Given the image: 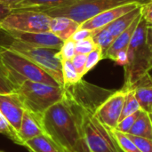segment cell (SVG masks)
<instances>
[{"instance_id": "obj_5", "label": "cell", "mask_w": 152, "mask_h": 152, "mask_svg": "<svg viewBox=\"0 0 152 152\" xmlns=\"http://www.w3.org/2000/svg\"><path fill=\"white\" fill-rule=\"evenodd\" d=\"M25 109L41 117L53 104L60 102L64 94L63 86H53L43 83L25 81L16 90Z\"/></svg>"}, {"instance_id": "obj_21", "label": "cell", "mask_w": 152, "mask_h": 152, "mask_svg": "<svg viewBox=\"0 0 152 152\" xmlns=\"http://www.w3.org/2000/svg\"><path fill=\"white\" fill-rule=\"evenodd\" d=\"M126 92V98H125V102L122 110V113L119 118V121L124 119L125 118L141 110V107L139 105V102L134 95V91L133 88H128V89H124Z\"/></svg>"}, {"instance_id": "obj_30", "label": "cell", "mask_w": 152, "mask_h": 152, "mask_svg": "<svg viewBox=\"0 0 152 152\" xmlns=\"http://www.w3.org/2000/svg\"><path fill=\"white\" fill-rule=\"evenodd\" d=\"M16 90L13 84L9 80L7 74L0 64V94H11Z\"/></svg>"}, {"instance_id": "obj_7", "label": "cell", "mask_w": 152, "mask_h": 152, "mask_svg": "<svg viewBox=\"0 0 152 152\" xmlns=\"http://www.w3.org/2000/svg\"><path fill=\"white\" fill-rule=\"evenodd\" d=\"M0 46L8 48L24 56L45 70L61 86H63L61 61L56 56V53L59 51L58 49L35 46L15 39H12L9 44L0 45Z\"/></svg>"}, {"instance_id": "obj_38", "label": "cell", "mask_w": 152, "mask_h": 152, "mask_svg": "<svg viewBox=\"0 0 152 152\" xmlns=\"http://www.w3.org/2000/svg\"><path fill=\"white\" fill-rule=\"evenodd\" d=\"M12 12V10H10L9 8L4 6L3 4H0V22L3 19H4L9 13Z\"/></svg>"}, {"instance_id": "obj_23", "label": "cell", "mask_w": 152, "mask_h": 152, "mask_svg": "<svg viewBox=\"0 0 152 152\" xmlns=\"http://www.w3.org/2000/svg\"><path fill=\"white\" fill-rule=\"evenodd\" d=\"M61 72L63 86L76 84L82 79L74 68L71 61H61Z\"/></svg>"}, {"instance_id": "obj_32", "label": "cell", "mask_w": 152, "mask_h": 152, "mask_svg": "<svg viewBox=\"0 0 152 152\" xmlns=\"http://www.w3.org/2000/svg\"><path fill=\"white\" fill-rule=\"evenodd\" d=\"M71 62L76 69L78 75L83 78L85 76V68H86V54H80L76 53V55L72 58Z\"/></svg>"}, {"instance_id": "obj_18", "label": "cell", "mask_w": 152, "mask_h": 152, "mask_svg": "<svg viewBox=\"0 0 152 152\" xmlns=\"http://www.w3.org/2000/svg\"><path fill=\"white\" fill-rule=\"evenodd\" d=\"M23 147L29 152H65L45 134L26 142Z\"/></svg>"}, {"instance_id": "obj_33", "label": "cell", "mask_w": 152, "mask_h": 152, "mask_svg": "<svg viewBox=\"0 0 152 152\" xmlns=\"http://www.w3.org/2000/svg\"><path fill=\"white\" fill-rule=\"evenodd\" d=\"M93 36V31L91 30H88V29H86V28H82L79 27V28H77L74 34L71 36L70 39L72 41H74L75 43H77L79 41H82L84 39H86L90 37Z\"/></svg>"}, {"instance_id": "obj_16", "label": "cell", "mask_w": 152, "mask_h": 152, "mask_svg": "<svg viewBox=\"0 0 152 152\" xmlns=\"http://www.w3.org/2000/svg\"><path fill=\"white\" fill-rule=\"evenodd\" d=\"M79 0H23L12 11L16 10H34V11H45L54 8L65 7L75 4Z\"/></svg>"}, {"instance_id": "obj_11", "label": "cell", "mask_w": 152, "mask_h": 152, "mask_svg": "<svg viewBox=\"0 0 152 152\" xmlns=\"http://www.w3.org/2000/svg\"><path fill=\"white\" fill-rule=\"evenodd\" d=\"M8 37L12 39H15L31 45L53 48L60 50L63 44L58 37L53 34L51 31L45 32H20V31H4Z\"/></svg>"}, {"instance_id": "obj_36", "label": "cell", "mask_w": 152, "mask_h": 152, "mask_svg": "<svg viewBox=\"0 0 152 152\" xmlns=\"http://www.w3.org/2000/svg\"><path fill=\"white\" fill-rule=\"evenodd\" d=\"M22 1L23 0H0V4L9 8L10 10H12L14 6H16L18 4H20Z\"/></svg>"}, {"instance_id": "obj_4", "label": "cell", "mask_w": 152, "mask_h": 152, "mask_svg": "<svg viewBox=\"0 0 152 152\" xmlns=\"http://www.w3.org/2000/svg\"><path fill=\"white\" fill-rule=\"evenodd\" d=\"M147 27L148 23L142 18L127 48L128 62L124 67V89L130 88L152 69V51L146 43Z\"/></svg>"}, {"instance_id": "obj_31", "label": "cell", "mask_w": 152, "mask_h": 152, "mask_svg": "<svg viewBox=\"0 0 152 152\" xmlns=\"http://www.w3.org/2000/svg\"><path fill=\"white\" fill-rule=\"evenodd\" d=\"M126 134L129 137L131 141L134 142V143L141 151V152H152V140L128 134Z\"/></svg>"}, {"instance_id": "obj_28", "label": "cell", "mask_w": 152, "mask_h": 152, "mask_svg": "<svg viewBox=\"0 0 152 152\" xmlns=\"http://www.w3.org/2000/svg\"><path fill=\"white\" fill-rule=\"evenodd\" d=\"M0 134L6 135L9 139L12 140L15 143L19 144L17 133L12 129V127L10 126V124L4 118V117L1 114V112H0Z\"/></svg>"}, {"instance_id": "obj_19", "label": "cell", "mask_w": 152, "mask_h": 152, "mask_svg": "<svg viewBox=\"0 0 152 152\" xmlns=\"http://www.w3.org/2000/svg\"><path fill=\"white\" fill-rule=\"evenodd\" d=\"M142 4H140L139 6H137L133 11L120 16L116 20L110 23L109 25H107L104 28H106L111 33V35L116 38L123 31H125L139 15H141V13H142Z\"/></svg>"}, {"instance_id": "obj_10", "label": "cell", "mask_w": 152, "mask_h": 152, "mask_svg": "<svg viewBox=\"0 0 152 152\" xmlns=\"http://www.w3.org/2000/svg\"><path fill=\"white\" fill-rule=\"evenodd\" d=\"M26 109L17 93L0 94V112L18 133Z\"/></svg>"}, {"instance_id": "obj_26", "label": "cell", "mask_w": 152, "mask_h": 152, "mask_svg": "<svg viewBox=\"0 0 152 152\" xmlns=\"http://www.w3.org/2000/svg\"><path fill=\"white\" fill-rule=\"evenodd\" d=\"M102 59H104L103 52L101 47L97 46L94 50L86 55V62L85 68V75L92 70Z\"/></svg>"}, {"instance_id": "obj_14", "label": "cell", "mask_w": 152, "mask_h": 152, "mask_svg": "<svg viewBox=\"0 0 152 152\" xmlns=\"http://www.w3.org/2000/svg\"><path fill=\"white\" fill-rule=\"evenodd\" d=\"M130 88L134 91V95L141 110L146 113H152V77L150 73L142 76Z\"/></svg>"}, {"instance_id": "obj_13", "label": "cell", "mask_w": 152, "mask_h": 152, "mask_svg": "<svg viewBox=\"0 0 152 152\" xmlns=\"http://www.w3.org/2000/svg\"><path fill=\"white\" fill-rule=\"evenodd\" d=\"M44 134L45 131L42 126L41 117H38L26 110L21 120L20 130L17 133L19 145L23 146L26 142Z\"/></svg>"}, {"instance_id": "obj_20", "label": "cell", "mask_w": 152, "mask_h": 152, "mask_svg": "<svg viewBox=\"0 0 152 152\" xmlns=\"http://www.w3.org/2000/svg\"><path fill=\"white\" fill-rule=\"evenodd\" d=\"M128 134L152 140V120L151 115L142 110L140 117L128 132Z\"/></svg>"}, {"instance_id": "obj_9", "label": "cell", "mask_w": 152, "mask_h": 152, "mask_svg": "<svg viewBox=\"0 0 152 152\" xmlns=\"http://www.w3.org/2000/svg\"><path fill=\"white\" fill-rule=\"evenodd\" d=\"M125 98L126 92L123 89L115 91L96 110V118L108 129H115L117 127L122 113Z\"/></svg>"}, {"instance_id": "obj_2", "label": "cell", "mask_w": 152, "mask_h": 152, "mask_svg": "<svg viewBox=\"0 0 152 152\" xmlns=\"http://www.w3.org/2000/svg\"><path fill=\"white\" fill-rule=\"evenodd\" d=\"M81 124L86 142L91 152H123L108 129L95 116V111L104 101L79 102Z\"/></svg>"}, {"instance_id": "obj_34", "label": "cell", "mask_w": 152, "mask_h": 152, "mask_svg": "<svg viewBox=\"0 0 152 152\" xmlns=\"http://www.w3.org/2000/svg\"><path fill=\"white\" fill-rule=\"evenodd\" d=\"M142 19L150 25H152V0L142 5Z\"/></svg>"}, {"instance_id": "obj_27", "label": "cell", "mask_w": 152, "mask_h": 152, "mask_svg": "<svg viewBox=\"0 0 152 152\" xmlns=\"http://www.w3.org/2000/svg\"><path fill=\"white\" fill-rule=\"evenodd\" d=\"M142 112V110H139L126 118H125L124 119H122L121 121L118 122L117 127L115 128L116 130L123 133V134H128V132L130 131V129L132 128V126H134V124L135 123L136 119L140 117L141 113Z\"/></svg>"}, {"instance_id": "obj_35", "label": "cell", "mask_w": 152, "mask_h": 152, "mask_svg": "<svg viewBox=\"0 0 152 152\" xmlns=\"http://www.w3.org/2000/svg\"><path fill=\"white\" fill-rule=\"evenodd\" d=\"M114 61L121 66H126L128 62V55H127V50H122L118 52L114 59Z\"/></svg>"}, {"instance_id": "obj_17", "label": "cell", "mask_w": 152, "mask_h": 152, "mask_svg": "<svg viewBox=\"0 0 152 152\" xmlns=\"http://www.w3.org/2000/svg\"><path fill=\"white\" fill-rule=\"evenodd\" d=\"M79 27L80 24L69 18L54 17L51 20L49 31L64 42L65 40L69 39Z\"/></svg>"}, {"instance_id": "obj_3", "label": "cell", "mask_w": 152, "mask_h": 152, "mask_svg": "<svg viewBox=\"0 0 152 152\" xmlns=\"http://www.w3.org/2000/svg\"><path fill=\"white\" fill-rule=\"evenodd\" d=\"M0 64L16 89L25 81L38 82L53 86H61L37 65L24 56L3 46H0Z\"/></svg>"}, {"instance_id": "obj_39", "label": "cell", "mask_w": 152, "mask_h": 152, "mask_svg": "<svg viewBox=\"0 0 152 152\" xmlns=\"http://www.w3.org/2000/svg\"><path fill=\"white\" fill-rule=\"evenodd\" d=\"M150 115H151V120H152V113H151Z\"/></svg>"}, {"instance_id": "obj_29", "label": "cell", "mask_w": 152, "mask_h": 152, "mask_svg": "<svg viewBox=\"0 0 152 152\" xmlns=\"http://www.w3.org/2000/svg\"><path fill=\"white\" fill-rule=\"evenodd\" d=\"M97 46L98 45L95 44L93 37H90L86 39H84L82 41L76 43V53L87 55L89 53H91L93 50H94Z\"/></svg>"}, {"instance_id": "obj_37", "label": "cell", "mask_w": 152, "mask_h": 152, "mask_svg": "<svg viewBox=\"0 0 152 152\" xmlns=\"http://www.w3.org/2000/svg\"><path fill=\"white\" fill-rule=\"evenodd\" d=\"M146 43L150 49L152 51V25L148 24L146 29Z\"/></svg>"}, {"instance_id": "obj_12", "label": "cell", "mask_w": 152, "mask_h": 152, "mask_svg": "<svg viewBox=\"0 0 152 152\" xmlns=\"http://www.w3.org/2000/svg\"><path fill=\"white\" fill-rule=\"evenodd\" d=\"M140 4H139V3H130V4H126L124 5L111 8L110 10H107L96 16H94V18L86 20V22H84L83 24L80 25V28H86V29H88L91 31L102 28L106 27L107 25H109L110 23L116 20L120 16L133 11Z\"/></svg>"}, {"instance_id": "obj_40", "label": "cell", "mask_w": 152, "mask_h": 152, "mask_svg": "<svg viewBox=\"0 0 152 152\" xmlns=\"http://www.w3.org/2000/svg\"><path fill=\"white\" fill-rule=\"evenodd\" d=\"M0 152H1V151H0Z\"/></svg>"}, {"instance_id": "obj_1", "label": "cell", "mask_w": 152, "mask_h": 152, "mask_svg": "<svg viewBox=\"0 0 152 152\" xmlns=\"http://www.w3.org/2000/svg\"><path fill=\"white\" fill-rule=\"evenodd\" d=\"M45 134L65 152H91L85 139L79 105L64 90L62 99L41 118Z\"/></svg>"}, {"instance_id": "obj_22", "label": "cell", "mask_w": 152, "mask_h": 152, "mask_svg": "<svg viewBox=\"0 0 152 152\" xmlns=\"http://www.w3.org/2000/svg\"><path fill=\"white\" fill-rule=\"evenodd\" d=\"M94 41L95 44L102 48L103 52V56L107 50L112 45L113 41L115 40V37L111 35V33L106 28H102L100 29H96L93 31V36H92Z\"/></svg>"}, {"instance_id": "obj_8", "label": "cell", "mask_w": 152, "mask_h": 152, "mask_svg": "<svg viewBox=\"0 0 152 152\" xmlns=\"http://www.w3.org/2000/svg\"><path fill=\"white\" fill-rule=\"evenodd\" d=\"M52 18L43 12L34 10L12 11L0 22L4 31L45 32L49 31Z\"/></svg>"}, {"instance_id": "obj_15", "label": "cell", "mask_w": 152, "mask_h": 152, "mask_svg": "<svg viewBox=\"0 0 152 152\" xmlns=\"http://www.w3.org/2000/svg\"><path fill=\"white\" fill-rule=\"evenodd\" d=\"M142 18V16L141 13V15H139L125 31H123L118 37H117L115 38V40L113 41L110 47L105 53L104 59H110V60L114 61V59L118 52H120L122 50H127L129 44L133 38V36H134Z\"/></svg>"}, {"instance_id": "obj_25", "label": "cell", "mask_w": 152, "mask_h": 152, "mask_svg": "<svg viewBox=\"0 0 152 152\" xmlns=\"http://www.w3.org/2000/svg\"><path fill=\"white\" fill-rule=\"evenodd\" d=\"M76 55V43L70 38L65 40L61 46L60 50L56 53L57 58L61 61H71Z\"/></svg>"}, {"instance_id": "obj_24", "label": "cell", "mask_w": 152, "mask_h": 152, "mask_svg": "<svg viewBox=\"0 0 152 152\" xmlns=\"http://www.w3.org/2000/svg\"><path fill=\"white\" fill-rule=\"evenodd\" d=\"M116 142H118L119 148L123 152H141V151L136 147L133 141L129 139V137L116 129H110Z\"/></svg>"}, {"instance_id": "obj_6", "label": "cell", "mask_w": 152, "mask_h": 152, "mask_svg": "<svg viewBox=\"0 0 152 152\" xmlns=\"http://www.w3.org/2000/svg\"><path fill=\"white\" fill-rule=\"evenodd\" d=\"M151 0H79L73 4L41 11L51 18L66 17L78 24H83L94 16L110 10L111 8L124 5L130 3H139L144 4Z\"/></svg>"}]
</instances>
